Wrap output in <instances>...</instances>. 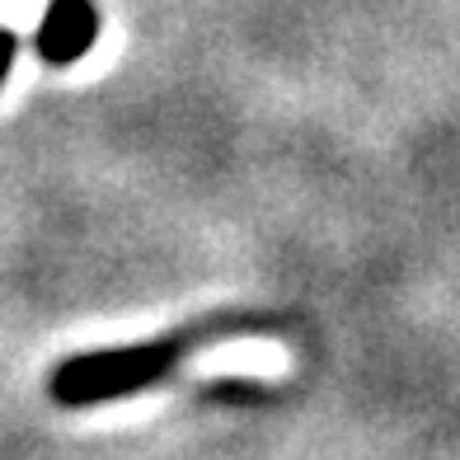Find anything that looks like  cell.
<instances>
[{
    "mask_svg": "<svg viewBox=\"0 0 460 460\" xmlns=\"http://www.w3.org/2000/svg\"><path fill=\"white\" fill-rule=\"evenodd\" d=\"M240 333H263L249 320H207L193 329H179L170 339L151 343H128V348H99V352H75V358L57 362L48 376V394L61 409H94L113 400H132V394L160 385L164 376H174V367L207 343L240 339Z\"/></svg>",
    "mask_w": 460,
    "mask_h": 460,
    "instance_id": "1",
    "label": "cell"
},
{
    "mask_svg": "<svg viewBox=\"0 0 460 460\" xmlns=\"http://www.w3.org/2000/svg\"><path fill=\"white\" fill-rule=\"evenodd\" d=\"M99 43V10L90 0H48L33 33V52L48 66H71Z\"/></svg>",
    "mask_w": 460,
    "mask_h": 460,
    "instance_id": "2",
    "label": "cell"
},
{
    "mask_svg": "<svg viewBox=\"0 0 460 460\" xmlns=\"http://www.w3.org/2000/svg\"><path fill=\"white\" fill-rule=\"evenodd\" d=\"M14 57H19V38H14V29L0 24V85L10 80V71H14Z\"/></svg>",
    "mask_w": 460,
    "mask_h": 460,
    "instance_id": "3",
    "label": "cell"
}]
</instances>
